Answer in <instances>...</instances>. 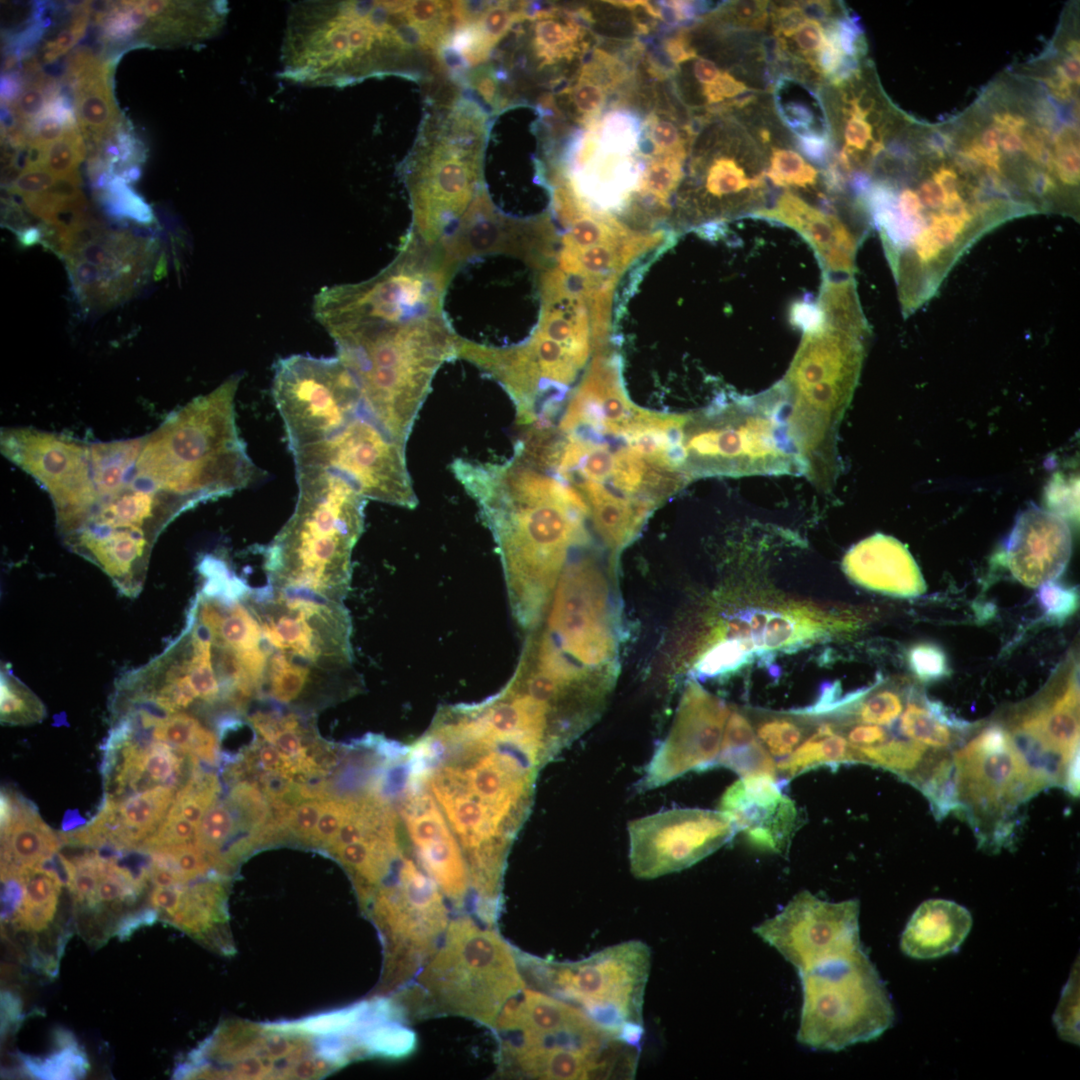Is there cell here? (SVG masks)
Here are the masks:
<instances>
[{"mask_svg":"<svg viewBox=\"0 0 1080 1080\" xmlns=\"http://www.w3.org/2000/svg\"><path fill=\"white\" fill-rule=\"evenodd\" d=\"M842 568L853 582L884 594L908 598L926 589L908 549L885 534L876 533L853 545L843 557Z\"/></svg>","mask_w":1080,"mask_h":1080,"instance_id":"28","label":"cell"},{"mask_svg":"<svg viewBox=\"0 0 1080 1080\" xmlns=\"http://www.w3.org/2000/svg\"><path fill=\"white\" fill-rule=\"evenodd\" d=\"M253 728L266 742L288 757L296 773H311L317 764L306 754L303 740L308 730L293 713L258 712L249 718Z\"/></svg>","mask_w":1080,"mask_h":1080,"instance_id":"36","label":"cell"},{"mask_svg":"<svg viewBox=\"0 0 1080 1080\" xmlns=\"http://www.w3.org/2000/svg\"><path fill=\"white\" fill-rule=\"evenodd\" d=\"M58 179L59 177L44 168H30L21 173L8 192L22 199L29 198L48 190Z\"/></svg>","mask_w":1080,"mask_h":1080,"instance_id":"56","label":"cell"},{"mask_svg":"<svg viewBox=\"0 0 1080 1080\" xmlns=\"http://www.w3.org/2000/svg\"><path fill=\"white\" fill-rule=\"evenodd\" d=\"M822 633L820 624L811 618L769 611L762 635L761 654L771 650L794 648Z\"/></svg>","mask_w":1080,"mask_h":1080,"instance_id":"41","label":"cell"},{"mask_svg":"<svg viewBox=\"0 0 1080 1080\" xmlns=\"http://www.w3.org/2000/svg\"><path fill=\"white\" fill-rule=\"evenodd\" d=\"M610 592L593 555L570 561L538 626L578 666L616 674L617 623Z\"/></svg>","mask_w":1080,"mask_h":1080,"instance_id":"17","label":"cell"},{"mask_svg":"<svg viewBox=\"0 0 1080 1080\" xmlns=\"http://www.w3.org/2000/svg\"><path fill=\"white\" fill-rule=\"evenodd\" d=\"M374 915L385 937L395 986L415 979L451 920L450 906L437 886L412 867L399 869L377 889Z\"/></svg>","mask_w":1080,"mask_h":1080,"instance_id":"19","label":"cell"},{"mask_svg":"<svg viewBox=\"0 0 1080 1080\" xmlns=\"http://www.w3.org/2000/svg\"><path fill=\"white\" fill-rule=\"evenodd\" d=\"M748 217L764 219L796 230L815 251L823 274L852 276L860 237L834 212H825L787 191L770 208Z\"/></svg>","mask_w":1080,"mask_h":1080,"instance_id":"27","label":"cell"},{"mask_svg":"<svg viewBox=\"0 0 1080 1080\" xmlns=\"http://www.w3.org/2000/svg\"><path fill=\"white\" fill-rule=\"evenodd\" d=\"M781 381L752 396L721 394L706 408L685 414L683 473L701 477L804 476L789 438Z\"/></svg>","mask_w":1080,"mask_h":1080,"instance_id":"9","label":"cell"},{"mask_svg":"<svg viewBox=\"0 0 1080 1080\" xmlns=\"http://www.w3.org/2000/svg\"><path fill=\"white\" fill-rule=\"evenodd\" d=\"M143 441L144 437H140L89 444V463L97 502L115 495L128 483Z\"/></svg>","mask_w":1080,"mask_h":1080,"instance_id":"34","label":"cell"},{"mask_svg":"<svg viewBox=\"0 0 1080 1080\" xmlns=\"http://www.w3.org/2000/svg\"><path fill=\"white\" fill-rule=\"evenodd\" d=\"M531 987L574 1004L610 1030L641 1043L651 950L640 940L606 947L578 961L556 962L518 951Z\"/></svg>","mask_w":1080,"mask_h":1080,"instance_id":"12","label":"cell"},{"mask_svg":"<svg viewBox=\"0 0 1080 1080\" xmlns=\"http://www.w3.org/2000/svg\"><path fill=\"white\" fill-rule=\"evenodd\" d=\"M437 116L424 128L405 168L410 231L429 245L451 234L484 190V115L462 101Z\"/></svg>","mask_w":1080,"mask_h":1080,"instance_id":"11","label":"cell"},{"mask_svg":"<svg viewBox=\"0 0 1080 1080\" xmlns=\"http://www.w3.org/2000/svg\"><path fill=\"white\" fill-rule=\"evenodd\" d=\"M323 676H334L270 652L265 670L264 686L269 695L283 704H290L301 697L309 686Z\"/></svg>","mask_w":1080,"mask_h":1080,"instance_id":"38","label":"cell"},{"mask_svg":"<svg viewBox=\"0 0 1080 1080\" xmlns=\"http://www.w3.org/2000/svg\"><path fill=\"white\" fill-rule=\"evenodd\" d=\"M805 17L815 21H831L834 6L828 1H802L797 2Z\"/></svg>","mask_w":1080,"mask_h":1080,"instance_id":"60","label":"cell"},{"mask_svg":"<svg viewBox=\"0 0 1080 1080\" xmlns=\"http://www.w3.org/2000/svg\"><path fill=\"white\" fill-rule=\"evenodd\" d=\"M816 302L823 314L824 325L866 337L869 335L853 276L833 278L823 274Z\"/></svg>","mask_w":1080,"mask_h":1080,"instance_id":"35","label":"cell"},{"mask_svg":"<svg viewBox=\"0 0 1080 1080\" xmlns=\"http://www.w3.org/2000/svg\"><path fill=\"white\" fill-rule=\"evenodd\" d=\"M42 701L3 663L0 673V719L5 725H28L43 720Z\"/></svg>","mask_w":1080,"mask_h":1080,"instance_id":"39","label":"cell"},{"mask_svg":"<svg viewBox=\"0 0 1080 1080\" xmlns=\"http://www.w3.org/2000/svg\"><path fill=\"white\" fill-rule=\"evenodd\" d=\"M89 2H84L74 9L68 25L42 47V60L52 63L68 52L84 35L90 11Z\"/></svg>","mask_w":1080,"mask_h":1080,"instance_id":"49","label":"cell"},{"mask_svg":"<svg viewBox=\"0 0 1080 1080\" xmlns=\"http://www.w3.org/2000/svg\"><path fill=\"white\" fill-rule=\"evenodd\" d=\"M972 927L970 912L956 902L930 899L912 914L900 946L909 957L933 959L955 952Z\"/></svg>","mask_w":1080,"mask_h":1080,"instance_id":"30","label":"cell"},{"mask_svg":"<svg viewBox=\"0 0 1080 1080\" xmlns=\"http://www.w3.org/2000/svg\"><path fill=\"white\" fill-rule=\"evenodd\" d=\"M909 688L904 690L895 686L877 688L876 684L865 689L857 699L837 711L851 714L854 722L891 728L904 709Z\"/></svg>","mask_w":1080,"mask_h":1080,"instance_id":"37","label":"cell"},{"mask_svg":"<svg viewBox=\"0 0 1080 1080\" xmlns=\"http://www.w3.org/2000/svg\"><path fill=\"white\" fill-rule=\"evenodd\" d=\"M867 337L829 326L804 332L781 381L789 438L804 476L829 491L839 474L837 433L858 382Z\"/></svg>","mask_w":1080,"mask_h":1080,"instance_id":"8","label":"cell"},{"mask_svg":"<svg viewBox=\"0 0 1080 1080\" xmlns=\"http://www.w3.org/2000/svg\"><path fill=\"white\" fill-rule=\"evenodd\" d=\"M792 38L794 49L803 57L814 70L816 55L825 40V31L822 24L815 20L807 19L789 37Z\"/></svg>","mask_w":1080,"mask_h":1080,"instance_id":"55","label":"cell"},{"mask_svg":"<svg viewBox=\"0 0 1080 1080\" xmlns=\"http://www.w3.org/2000/svg\"><path fill=\"white\" fill-rule=\"evenodd\" d=\"M416 45L425 47L405 2L299 1L287 13L280 75L302 86H342L400 69Z\"/></svg>","mask_w":1080,"mask_h":1080,"instance_id":"4","label":"cell"},{"mask_svg":"<svg viewBox=\"0 0 1080 1080\" xmlns=\"http://www.w3.org/2000/svg\"><path fill=\"white\" fill-rule=\"evenodd\" d=\"M272 395L292 454L326 441L366 407L356 379L338 356L280 358Z\"/></svg>","mask_w":1080,"mask_h":1080,"instance_id":"16","label":"cell"},{"mask_svg":"<svg viewBox=\"0 0 1080 1080\" xmlns=\"http://www.w3.org/2000/svg\"><path fill=\"white\" fill-rule=\"evenodd\" d=\"M450 469L492 533L514 617L534 629L571 550L588 541L587 503L573 486L515 449L502 463L456 459Z\"/></svg>","mask_w":1080,"mask_h":1080,"instance_id":"2","label":"cell"},{"mask_svg":"<svg viewBox=\"0 0 1080 1080\" xmlns=\"http://www.w3.org/2000/svg\"><path fill=\"white\" fill-rule=\"evenodd\" d=\"M772 25L778 38H789L807 18L797 2L781 4L771 11Z\"/></svg>","mask_w":1080,"mask_h":1080,"instance_id":"58","label":"cell"},{"mask_svg":"<svg viewBox=\"0 0 1080 1080\" xmlns=\"http://www.w3.org/2000/svg\"><path fill=\"white\" fill-rule=\"evenodd\" d=\"M803 1004L798 1041L839 1051L881 1036L894 1021L887 990L862 949L799 972Z\"/></svg>","mask_w":1080,"mask_h":1080,"instance_id":"13","label":"cell"},{"mask_svg":"<svg viewBox=\"0 0 1080 1080\" xmlns=\"http://www.w3.org/2000/svg\"><path fill=\"white\" fill-rule=\"evenodd\" d=\"M245 599L262 630L267 651L334 675L351 673V619L342 602L307 592L269 588Z\"/></svg>","mask_w":1080,"mask_h":1080,"instance_id":"15","label":"cell"},{"mask_svg":"<svg viewBox=\"0 0 1080 1080\" xmlns=\"http://www.w3.org/2000/svg\"><path fill=\"white\" fill-rule=\"evenodd\" d=\"M774 103L778 116L796 136L811 133L823 134L819 132L817 124L819 121L826 125V121L818 119L815 111L804 100H785L774 94Z\"/></svg>","mask_w":1080,"mask_h":1080,"instance_id":"51","label":"cell"},{"mask_svg":"<svg viewBox=\"0 0 1080 1080\" xmlns=\"http://www.w3.org/2000/svg\"><path fill=\"white\" fill-rule=\"evenodd\" d=\"M858 916L857 900L833 903L802 891L754 932L799 973L862 949Z\"/></svg>","mask_w":1080,"mask_h":1080,"instance_id":"23","label":"cell"},{"mask_svg":"<svg viewBox=\"0 0 1080 1080\" xmlns=\"http://www.w3.org/2000/svg\"><path fill=\"white\" fill-rule=\"evenodd\" d=\"M908 662L912 671L923 681L938 680L948 674L944 652L931 643L917 644L909 650Z\"/></svg>","mask_w":1080,"mask_h":1080,"instance_id":"52","label":"cell"},{"mask_svg":"<svg viewBox=\"0 0 1080 1080\" xmlns=\"http://www.w3.org/2000/svg\"><path fill=\"white\" fill-rule=\"evenodd\" d=\"M730 711L720 698L690 681L670 732L648 763L640 789H654L687 772L718 766Z\"/></svg>","mask_w":1080,"mask_h":1080,"instance_id":"24","label":"cell"},{"mask_svg":"<svg viewBox=\"0 0 1080 1080\" xmlns=\"http://www.w3.org/2000/svg\"><path fill=\"white\" fill-rule=\"evenodd\" d=\"M953 760L956 811L969 822L982 848L996 852L1008 847L1021 805L1043 789L1006 728L995 722L969 735L954 750Z\"/></svg>","mask_w":1080,"mask_h":1080,"instance_id":"14","label":"cell"},{"mask_svg":"<svg viewBox=\"0 0 1080 1080\" xmlns=\"http://www.w3.org/2000/svg\"><path fill=\"white\" fill-rule=\"evenodd\" d=\"M856 763L853 748L831 723L819 725L788 757L776 763L779 779L788 780L821 766Z\"/></svg>","mask_w":1080,"mask_h":1080,"instance_id":"33","label":"cell"},{"mask_svg":"<svg viewBox=\"0 0 1080 1080\" xmlns=\"http://www.w3.org/2000/svg\"><path fill=\"white\" fill-rule=\"evenodd\" d=\"M231 802H215L204 814L196 829L195 845L209 858H216L219 848L236 830Z\"/></svg>","mask_w":1080,"mask_h":1080,"instance_id":"45","label":"cell"},{"mask_svg":"<svg viewBox=\"0 0 1080 1080\" xmlns=\"http://www.w3.org/2000/svg\"><path fill=\"white\" fill-rule=\"evenodd\" d=\"M347 812V797L323 799L322 810L312 842L327 846L343 824Z\"/></svg>","mask_w":1080,"mask_h":1080,"instance_id":"54","label":"cell"},{"mask_svg":"<svg viewBox=\"0 0 1080 1080\" xmlns=\"http://www.w3.org/2000/svg\"><path fill=\"white\" fill-rule=\"evenodd\" d=\"M719 810L753 847L775 853L787 849L799 821L794 801L769 774L740 777L723 793Z\"/></svg>","mask_w":1080,"mask_h":1080,"instance_id":"25","label":"cell"},{"mask_svg":"<svg viewBox=\"0 0 1080 1080\" xmlns=\"http://www.w3.org/2000/svg\"><path fill=\"white\" fill-rule=\"evenodd\" d=\"M770 163L766 175L776 186L808 188L818 180V171L796 151L775 149Z\"/></svg>","mask_w":1080,"mask_h":1080,"instance_id":"47","label":"cell"},{"mask_svg":"<svg viewBox=\"0 0 1080 1080\" xmlns=\"http://www.w3.org/2000/svg\"><path fill=\"white\" fill-rule=\"evenodd\" d=\"M295 470L294 512L265 551L269 585L342 602L350 586L352 551L364 527L366 499L337 473Z\"/></svg>","mask_w":1080,"mask_h":1080,"instance_id":"7","label":"cell"},{"mask_svg":"<svg viewBox=\"0 0 1080 1080\" xmlns=\"http://www.w3.org/2000/svg\"><path fill=\"white\" fill-rule=\"evenodd\" d=\"M895 736L928 751L954 752L974 725L958 719L925 693L910 687L904 709L896 721Z\"/></svg>","mask_w":1080,"mask_h":1080,"instance_id":"31","label":"cell"},{"mask_svg":"<svg viewBox=\"0 0 1080 1080\" xmlns=\"http://www.w3.org/2000/svg\"><path fill=\"white\" fill-rule=\"evenodd\" d=\"M592 21L591 11L584 8L537 13L530 27L529 40L536 67L539 70L553 68L555 71L563 68L566 72L571 66L577 72L585 62L586 54L595 47L596 37L590 29Z\"/></svg>","mask_w":1080,"mask_h":1080,"instance_id":"29","label":"cell"},{"mask_svg":"<svg viewBox=\"0 0 1080 1080\" xmlns=\"http://www.w3.org/2000/svg\"><path fill=\"white\" fill-rule=\"evenodd\" d=\"M1004 725V724H1003ZM1079 681L1073 670L1004 725L1021 760L1043 788L1079 794Z\"/></svg>","mask_w":1080,"mask_h":1080,"instance_id":"20","label":"cell"},{"mask_svg":"<svg viewBox=\"0 0 1080 1080\" xmlns=\"http://www.w3.org/2000/svg\"><path fill=\"white\" fill-rule=\"evenodd\" d=\"M241 375L174 411L144 437L130 483L165 493L186 509L249 486L256 468L236 423Z\"/></svg>","mask_w":1080,"mask_h":1080,"instance_id":"5","label":"cell"},{"mask_svg":"<svg viewBox=\"0 0 1080 1080\" xmlns=\"http://www.w3.org/2000/svg\"><path fill=\"white\" fill-rule=\"evenodd\" d=\"M790 322L803 333L814 331L824 326V318L816 301L811 296L793 303L790 309Z\"/></svg>","mask_w":1080,"mask_h":1080,"instance_id":"57","label":"cell"},{"mask_svg":"<svg viewBox=\"0 0 1080 1080\" xmlns=\"http://www.w3.org/2000/svg\"><path fill=\"white\" fill-rule=\"evenodd\" d=\"M767 2L739 1L720 6L707 17L734 28L761 29L767 22Z\"/></svg>","mask_w":1080,"mask_h":1080,"instance_id":"48","label":"cell"},{"mask_svg":"<svg viewBox=\"0 0 1080 1080\" xmlns=\"http://www.w3.org/2000/svg\"><path fill=\"white\" fill-rule=\"evenodd\" d=\"M406 444L393 437L367 406L324 442L293 453L295 469H322L348 480L367 500L417 506Z\"/></svg>","mask_w":1080,"mask_h":1080,"instance_id":"18","label":"cell"},{"mask_svg":"<svg viewBox=\"0 0 1080 1080\" xmlns=\"http://www.w3.org/2000/svg\"><path fill=\"white\" fill-rule=\"evenodd\" d=\"M443 306L433 293L393 290L319 322L356 379L367 408L404 444L437 370L457 358L460 336Z\"/></svg>","mask_w":1080,"mask_h":1080,"instance_id":"3","label":"cell"},{"mask_svg":"<svg viewBox=\"0 0 1080 1080\" xmlns=\"http://www.w3.org/2000/svg\"><path fill=\"white\" fill-rule=\"evenodd\" d=\"M1004 561L1022 584L1038 587L1054 581L1071 555V533L1056 513L1030 505L1018 514L1004 547Z\"/></svg>","mask_w":1080,"mask_h":1080,"instance_id":"26","label":"cell"},{"mask_svg":"<svg viewBox=\"0 0 1080 1080\" xmlns=\"http://www.w3.org/2000/svg\"><path fill=\"white\" fill-rule=\"evenodd\" d=\"M86 152L83 136L75 124L44 149L40 167L59 178L76 177L79 176L76 168L84 160Z\"/></svg>","mask_w":1080,"mask_h":1080,"instance_id":"44","label":"cell"},{"mask_svg":"<svg viewBox=\"0 0 1080 1080\" xmlns=\"http://www.w3.org/2000/svg\"><path fill=\"white\" fill-rule=\"evenodd\" d=\"M12 815L1 829V871L31 867L55 854L60 838L43 822L36 808L11 791Z\"/></svg>","mask_w":1080,"mask_h":1080,"instance_id":"32","label":"cell"},{"mask_svg":"<svg viewBox=\"0 0 1080 1080\" xmlns=\"http://www.w3.org/2000/svg\"><path fill=\"white\" fill-rule=\"evenodd\" d=\"M797 146L804 156L817 165L826 167L832 152L830 135L811 133L797 136Z\"/></svg>","mask_w":1080,"mask_h":1080,"instance_id":"59","label":"cell"},{"mask_svg":"<svg viewBox=\"0 0 1080 1080\" xmlns=\"http://www.w3.org/2000/svg\"><path fill=\"white\" fill-rule=\"evenodd\" d=\"M628 834L632 874L653 879L699 862L730 841L736 829L720 810L680 808L633 820Z\"/></svg>","mask_w":1080,"mask_h":1080,"instance_id":"22","label":"cell"},{"mask_svg":"<svg viewBox=\"0 0 1080 1080\" xmlns=\"http://www.w3.org/2000/svg\"><path fill=\"white\" fill-rule=\"evenodd\" d=\"M1037 598L1045 615L1056 621L1067 619L1078 607L1076 589L1064 587L1054 581L1038 586Z\"/></svg>","mask_w":1080,"mask_h":1080,"instance_id":"50","label":"cell"},{"mask_svg":"<svg viewBox=\"0 0 1080 1080\" xmlns=\"http://www.w3.org/2000/svg\"><path fill=\"white\" fill-rule=\"evenodd\" d=\"M503 1074L527 1079H632L640 1044L603 1026L574 1004L526 986L501 1010Z\"/></svg>","mask_w":1080,"mask_h":1080,"instance_id":"6","label":"cell"},{"mask_svg":"<svg viewBox=\"0 0 1080 1080\" xmlns=\"http://www.w3.org/2000/svg\"><path fill=\"white\" fill-rule=\"evenodd\" d=\"M395 866L413 863L453 907L504 878L512 841L466 771L425 746L399 744L378 769ZM394 866V867H395Z\"/></svg>","mask_w":1080,"mask_h":1080,"instance_id":"1","label":"cell"},{"mask_svg":"<svg viewBox=\"0 0 1080 1080\" xmlns=\"http://www.w3.org/2000/svg\"><path fill=\"white\" fill-rule=\"evenodd\" d=\"M323 799L312 798L301 802L286 813L282 823L294 836L312 842L322 810Z\"/></svg>","mask_w":1080,"mask_h":1080,"instance_id":"53","label":"cell"},{"mask_svg":"<svg viewBox=\"0 0 1080 1080\" xmlns=\"http://www.w3.org/2000/svg\"><path fill=\"white\" fill-rule=\"evenodd\" d=\"M97 198L105 211L117 220L130 219L141 224L153 222L148 204L120 177H113L97 190Z\"/></svg>","mask_w":1080,"mask_h":1080,"instance_id":"43","label":"cell"},{"mask_svg":"<svg viewBox=\"0 0 1080 1080\" xmlns=\"http://www.w3.org/2000/svg\"><path fill=\"white\" fill-rule=\"evenodd\" d=\"M1 451L48 492L62 540L78 530L97 502L89 444L20 427L2 431Z\"/></svg>","mask_w":1080,"mask_h":1080,"instance_id":"21","label":"cell"},{"mask_svg":"<svg viewBox=\"0 0 1080 1080\" xmlns=\"http://www.w3.org/2000/svg\"><path fill=\"white\" fill-rule=\"evenodd\" d=\"M752 725L757 739L775 762L788 757L809 737L806 724L794 716H762Z\"/></svg>","mask_w":1080,"mask_h":1080,"instance_id":"40","label":"cell"},{"mask_svg":"<svg viewBox=\"0 0 1080 1080\" xmlns=\"http://www.w3.org/2000/svg\"><path fill=\"white\" fill-rule=\"evenodd\" d=\"M755 654L749 645L725 638L700 656L694 666L695 673L701 677H715L732 672L745 665Z\"/></svg>","mask_w":1080,"mask_h":1080,"instance_id":"46","label":"cell"},{"mask_svg":"<svg viewBox=\"0 0 1080 1080\" xmlns=\"http://www.w3.org/2000/svg\"><path fill=\"white\" fill-rule=\"evenodd\" d=\"M197 763L193 764L192 775L175 795L170 806L196 827L220 793V783L216 775L198 769Z\"/></svg>","mask_w":1080,"mask_h":1080,"instance_id":"42","label":"cell"},{"mask_svg":"<svg viewBox=\"0 0 1080 1080\" xmlns=\"http://www.w3.org/2000/svg\"><path fill=\"white\" fill-rule=\"evenodd\" d=\"M526 986L518 951L495 926L461 913L413 980V1015L460 1016L493 1029L506 1003Z\"/></svg>","mask_w":1080,"mask_h":1080,"instance_id":"10","label":"cell"}]
</instances>
